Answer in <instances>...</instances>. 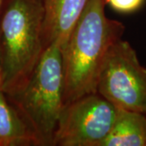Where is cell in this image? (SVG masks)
I'll return each mask as SVG.
<instances>
[{
  "mask_svg": "<svg viewBox=\"0 0 146 146\" xmlns=\"http://www.w3.org/2000/svg\"><path fill=\"white\" fill-rule=\"evenodd\" d=\"M6 1H7V0H0V16L2 15V12H3V8H4Z\"/></svg>",
  "mask_w": 146,
  "mask_h": 146,
  "instance_id": "10",
  "label": "cell"
},
{
  "mask_svg": "<svg viewBox=\"0 0 146 146\" xmlns=\"http://www.w3.org/2000/svg\"><path fill=\"white\" fill-rule=\"evenodd\" d=\"M117 108L98 93L64 105L53 146H100L114 124Z\"/></svg>",
  "mask_w": 146,
  "mask_h": 146,
  "instance_id": "5",
  "label": "cell"
},
{
  "mask_svg": "<svg viewBox=\"0 0 146 146\" xmlns=\"http://www.w3.org/2000/svg\"><path fill=\"white\" fill-rule=\"evenodd\" d=\"M1 73H2V59H1V46H0V82H1Z\"/></svg>",
  "mask_w": 146,
  "mask_h": 146,
  "instance_id": "11",
  "label": "cell"
},
{
  "mask_svg": "<svg viewBox=\"0 0 146 146\" xmlns=\"http://www.w3.org/2000/svg\"><path fill=\"white\" fill-rule=\"evenodd\" d=\"M7 96L34 134L38 145L53 146L64 106L61 48L56 44L45 48L25 84Z\"/></svg>",
  "mask_w": 146,
  "mask_h": 146,
  "instance_id": "3",
  "label": "cell"
},
{
  "mask_svg": "<svg viewBox=\"0 0 146 146\" xmlns=\"http://www.w3.org/2000/svg\"><path fill=\"white\" fill-rule=\"evenodd\" d=\"M144 0H106L114 10L121 13H130L136 11Z\"/></svg>",
  "mask_w": 146,
  "mask_h": 146,
  "instance_id": "9",
  "label": "cell"
},
{
  "mask_svg": "<svg viewBox=\"0 0 146 146\" xmlns=\"http://www.w3.org/2000/svg\"><path fill=\"white\" fill-rule=\"evenodd\" d=\"M106 0H89L63 50V102L97 93L105 57L122 38L124 25L105 13Z\"/></svg>",
  "mask_w": 146,
  "mask_h": 146,
  "instance_id": "1",
  "label": "cell"
},
{
  "mask_svg": "<svg viewBox=\"0 0 146 146\" xmlns=\"http://www.w3.org/2000/svg\"><path fill=\"white\" fill-rule=\"evenodd\" d=\"M97 93L116 108L146 114V68L140 63L135 50L122 38L105 57Z\"/></svg>",
  "mask_w": 146,
  "mask_h": 146,
  "instance_id": "4",
  "label": "cell"
},
{
  "mask_svg": "<svg viewBox=\"0 0 146 146\" xmlns=\"http://www.w3.org/2000/svg\"><path fill=\"white\" fill-rule=\"evenodd\" d=\"M0 146H39L8 96L0 89Z\"/></svg>",
  "mask_w": 146,
  "mask_h": 146,
  "instance_id": "8",
  "label": "cell"
},
{
  "mask_svg": "<svg viewBox=\"0 0 146 146\" xmlns=\"http://www.w3.org/2000/svg\"><path fill=\"white\" fill-rule=\"evenodd\" d=\"M43 0H7L0 16V89L7 95L25 84L43 46Z\"/></svg>",
  "mask_w": 146,
  "mask_h": 146,
  "instance_id": "2",
  "label": "cell"
},
{
  "mask_svg": "<svg viewBox=\"0 0 146 146\" xmlns=\"http://www.w3.org/2000/svg\"><path fill=\"white\" fill-rule=\"evenodd\" d=\"M100 146H146V114L117 108L112 128Z\"/></svg>",
  "mask_w": 146,
  "mask_h": 146,
  "instance_id": "7",
  "label": "cell"
},
{
  "mask_svg": "<svg viewBox=\"0 0 146 146\" xmlns=\"http://www.w3.org/2000/svg\"><path fill=\"white\" fill-rule=\"evenodd\" d=\"M89 0H43V46L56 44L62 52Z\"/></svg>",
  "mask_w": 146,
  "mask_h": 146,
  "instance_id": "6",
  "label": "cell"
}]
</instances>
